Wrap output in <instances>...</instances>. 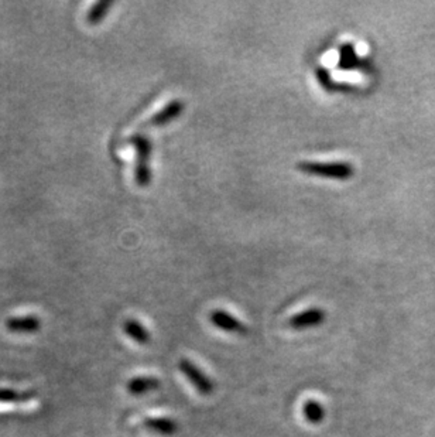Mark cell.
I'll return each instance as SVG.
<instances>
[{
    "mask_svg": "<svg viewBox=\"0 0 435 437\" xmlns=\"http://www.w3.org/2000/svg\"><path fill=\"white\" fill-rule=\"evenodd\" d=\"M6 328L14 334H34L41 328V320L35 316L11 317L6 321Z\"/></svg>",
    "mask_w": 435,
    "mask_h": 437,
    "instance_id": "5b68a950",
    "label": "cell"
},
{
    "mask_svg": "<svg viewBox=\"0 0 435 437\" xmlns=\"http://www.w3.org/2000/svg\"><path fill=\"white\" fill-rule=\"evenodd\" d=\"M361 64L358 52L355 50V47L351 43L342 44L339 48V61H338V67L341 70H355L358 68Z\"/></svg>",
    "mask_w": 435,
    "mask_h": 437,
    "instance_id": "30bf717a",
    "label": "cell"
},
{
    "mask_svg": "<svg viewBox=\"0 0 435 437\" xmlns=\"http://www.w3.org/2000/svg\"><path fill=\"white\" fill-rule=\"evenodd\" d=\"M136 184L139 187H147L152 183V172L147 163H137L135 170Z\"/></svg>",
    "mask_w": 435,
    "mask_h": 437,
    "instance_id": "9a60e30c",
    "label": "cell"
},
{
    "mask_svg": "<svg viewBox=\"0 0 435 437\" xmlns=\"http://www.w3.org/2000/svg\"><path fill=\"white\" fill-rule=\"evenodd\" d=\"M143 426L160 436H173L179 432V424L171 418H146Z\"/></svg>",
    "mask_w": 435,
    "mask_h": 437,
    "instance_id": "8992f818",
    "label": "cell"
},
{
    "mask_svg": "<svg viewBox=\"0 0 435 437\" xmlns=\"http://www.w3.org/2000/svg\"><path fill=\"white\" fill-rule=\"evenodd\" d=\"M303 415L311 425H320L325 419V408L314 399H308L303 405Z\"/></svg>",
    "mask_w": 435,
    "mask_h": 437,
    "instance_id": "8fae6325",
    "label": "cell"
},
{
    "mask_svg": "<svg viewBox=\"0 0 435 437\" xmlns=\"http://www.w3.org/2000/svg\"><path fill=\"white\" fill-rule=\"evenodd\" d=\"M184 111V104L180 99L171 101L164 109H162L160 112H157L152 119H150V125L153 126H164L169 122L177 119Z\"/></svg>",
    "mask_w": 435,
    "mask_h": 437,
    "instance_id": "ba28073f",
    "label": "cell"
},
{
    "mask_svg": "<svg viewBox=\"0 0 435 437\" xmlns=\"http://www.w3.org/2000/svg\"><path fill=\"white\" fill-rule=\"evenodd\" d=\"M160 385H162L160 381L154 377H136L128 382L126 389L129 394L135 397H142L149 392L157 391Z\"/></svg>",
    "mask_w": 435,
    "mask_h": 437,
    "instance_id": "52a82bcc",
    "label": "cell"
},
{
    "mask_svg": "<svg viewBox=\"0 0 435 437\" xmlns=\"http://www.w3.org/2000/svg\"><path fill=\"white\" fill-rule=\"evenodd\" d=\"M112 6H113V1H109V0H102V1L95 3V4L91 7V10H89V13H88V16H86L88 21H89L91 24H98V23H101V21L106 17V14L109 13V10H111Z\"/></svg>",
    "mask_w": 435,
    "mask_h": 437,
    "instance_id": "5bb4252c",
    "label": "cell"
},
{
    "mask_svg": "<svg viewBox=\"0 0 435 437\" xmlns=\"http://www.w3.org/2000/svg\"><path fill=\"white\" fill-rule=\"evenodd\" d=\"M123 331L128 337H130L135 343L140 345H146L150 343V333L146 330V327L137 321V320H126L123 323Z\"/></svg>",
    "mask_w": 435,
    "mask_h": 437,
    "instance_id": "9c48e42d",
    "label": "cell"
},
{
    "mask_svg": "<svg viewBox=\"0 0 435 437\" xmlns=\"http://www.w3.org/2000/svg\"><path fill=\"white\" fill-rule=\"evenodd\" d=\"M211 323L222 331L232 333V334H246L247 327L239 321L236 317L232 314L223 311V310H215L211 313Z\"/></svg>",
    "mask_w": 435,
    "mask_h": 437,
    "instance_id": "277c9868",
    "label": "cell"
},
{
    "mask_svg": "<svg viewBox=\"0 0 435 437\" xmlns=\"http://www.w3.org/2000/svg\"><path fill=\"white\" fill-rule=\"evenodd\" d=\"M317 77H318V81L321 82V85H322L324 88H327V89L334 88V82H332L331 75H329V72H328L327 70L318 67V68H317Z\"/></svg>",
    "mask_w": 435,
    "mask_h": 437,
    "instance_id": "2e32d148",
    "label": "cell"
},
{
    "mask_svg": "<svg viewBox=\"0 0 435 437\" xmlns=\"http://www.w3.org/2000/svg\"><path fill=\"white\" fill-rule=\"evenodd\" d=\"M180 371L188 378V381L196 387V389L203 394V395H211L215 391V384L214 381L198 367L191 360L183 358L179 363Z\"/></svg>",
    "mask_w": 435,
    "mask_h": 437,
    "instance_id": "7a4b0ae2",
    "label": "cell"
},
{
    "mask_svg": "<svg viewBox=\"0 0 435 437\" xmlns=\"http://www.w3.org/2000/svg\"><path fill=\"white\" fill-rule=\"evenodd\" d=\"M327 319V313L322 309L314 307V309H308L305 311H301L298 314H294L290 321L288 326L293 330H307V328H314L317 326H321Z\"/></svg>",
    "mask_w": 435,
    "mask_h": 437,
    "instance_id": "3957f363",
    "label": "cell"
},
{
    "mask_svg": "<svg viewBox=\"0 0 435 437\" xmlns=\"http://www.w3.org/2000/svg\"><path fill=\"white\" fill-rule=\"evenodd\" d=\"M130 142L136 148L137 163H147V160L152 155V142L145 135H133Z\"/></svg>",
    "mask_w": 435,
    "mask_h": 437,
    "instance_id": "4fadbf2b",
    "label": "cell"
},
{
    "mask_svg": "<svg viewBox=\"0 0 435 437\" xmlns=\"http://www.w3.org/2000/svg\"><path fill=\"white\" fill-rule=\"evenodd\" d=\"M298 170L317 177L325 179H337V180H348L354 176V167L349 163H314V162H303L298 165Z\"/></svg>",
    "mask_w": 435,
    "mask_h": 437,
    "instance_id": "6da1fadb",
    "label": "cell"
},
{
    "mask_svg": "<svg viewBox=\"0 0 435 437\" xmlns=\"http://www.w3.org/2000/svg\"><path fill=\"white\" fill-rule=\"evenodd\" d=\"M35 398L34 392H20L13 389L0 388V404H28Z\"/></svg>",
    "mask_w": 435,
    "mask_h": 437,
    "instance_id": "7c38bea8",
    "label": "cell"
}]
</instances>
